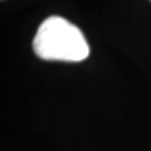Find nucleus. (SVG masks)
<instances>
[{"label":"nucleus","instance_id":"f257e3e1","mask_svg":"<svg viewBox=\"0 0 151 151\" xmlns=\"http://www.w3.org/2000/svg\"><path fill=\"white\" fill-rule=\"evenodd\" d=\"M32 49L43 60L81 62L90 55V46L81 29L59 16L48 17L39 25Z\"/></svg>","mask_w":151,"mask_h":151}]
</instances>
